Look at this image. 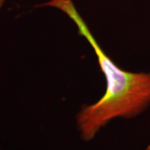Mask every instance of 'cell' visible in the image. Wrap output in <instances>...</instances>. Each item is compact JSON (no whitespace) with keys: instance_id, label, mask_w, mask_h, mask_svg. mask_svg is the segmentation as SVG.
I'll return each instance as SVG.
<instances>
[{"instance_id":"obj_1","label":"cell","mask_w":150,"mask_h":150,"mask_svg":"<svg viewBox=\"0 0 150 150\" xmlns=\"http://www.w3.org/2000/svg\"><path fill=\"white\" fill-rule=\"evenodd\" d=\"M38 7H52L64 13L77 26L79 34L90 44L106 79V90L96 103L76 115L77 129L83 141L93 140L112 119L133 118L150 106V73H133L119 68L100 47L72 0H49Z\"/></svg>"},{"instance_id":"obj_2","label":"cell","mask_w":150,"mask_h":150,"mask_svg":"<svg viewBox=\"0 0 150 150\" xmlns=\"http://www.w3.org/2000/svg\"><path fill=\"white\" fill-rule=\"evenodd\" d=\"M6 0H0V10L2 9V8L4 7V4H5Z\"/></svg>"},{"instance_id":"obj_3","label":"cell","mask_w":150,"mask_h":150,"mask_svg":"<svg viewBox=\"0 0 150 150\" xmlns=\"http://www.w3.org/2000/svg\"><path fill=\"white\" fill-rule=\"evenodd\" d=\"M144 150H150V144L148 145V146H147V148H146Z\"/></svg>"}]
</instances>
